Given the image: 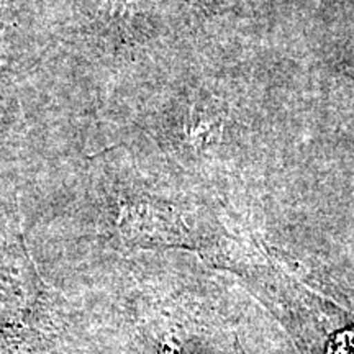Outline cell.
I'll return each mask as SVG.
<instances>
[{
  "label": "cell",
  "instance_id": "cell-1",
  "mask_svg": "<svg viewBox=\"0 0 354 354\" xmlns=\"http://www.w3.org/2000/svg\"><path fill=\"white\" fill-rule=\"evenodd\" d=\"M17 35V15L12 0H0V77L10 64Z\"/></svg>",
  "mask_w": 354,
  "mask_h": 354
},
{
  "label": "cell",
  "instance_id": "cell-2",
  "mask_svg": "<svg viewBox=\"0 0 354 354\" xmlns=\"http://www.w3.org/2000/svg\"><path fill=\"white\" fill-rule=\"evenodd\" d=\"M241 354H245V353H243V351H241Z\"/></svg>",
  "mask_w": 354,
  "mask_h": 354
}]
</instances>
